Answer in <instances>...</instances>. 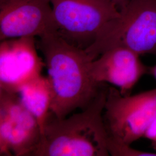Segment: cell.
Segmentation results:
<instances>
[{
	"label": "cell",
	"instance_id": "ba28073f",
	"mask_svg": "<svg viewBox=\"0 0 156 156\" xmlns=\"http://www.w3.org/2000/svg\"><path fill=\"white\" fill-rule=\"evenodd\" d=\"M35 37L5 39L0 44V89L18 94L23 86L41 75L45 62Z\"/></svg>",
	"mask_w": 156,
	"mask_h": 156
},
{
	"label": "cell",
	"instance_id": "8992f818",
	"mask_svg": "<svg viewBox=\"0 0 156 156\" xmlns=\"http://www.w3.org/2000/svg\"><path fill=\"white\" fill-rule=\"evenodd\" d=\"M41 136L37 119L18 94L0 89V156H33Z\"/></svg>",
	"mask_w": 156,
	"mask_h": 156
},
{
	"label": "cell",
	"instance_id": "30bf717a",
	"mask_svg": "<svg viewBox=\"0 0 156 156\" xmlns=\"http://www.w3.org/2000/svg\"><path fill=\"white\" fill-rule=\"evenodd\" d=\"M18 95L23 104L37 119L42 134L52 98L48 78L41 75L23 86Z\"/></svg>",
	"mask_w": 156,
	"mask_h": 156
},
{
	"label": "cell",
	"instance_id": "7a4b0ae2",
	"mask_svg": "<svg viewBox=\"0 0 156 156\" xmlns=\"http://www.w3.org/2000/svg\"><path fill=\"white\" fill-rule=\"evenodd\" d=\"M108 87L104 84L80 113L58 119L50 112L33 156H110L103 118Z\"/></svg>",
	"mask_w": 156,
	"mask_h": 156
},
{
	"label": "cell",
	"instance_id": "5bb4252c",
	"mask_svg": "<svg viewBox=\"0 0 156 156\" xmlns=\"http://www.w3.org/2000/svg\"><path fill=\"white\" fill-rule=\"evenodd\" d=\"M149 74H150L151 76H153L156 80V64L154 65L153 67H149Z\"/></svg>",
	"mask_w": 156,
	"mask_h": 156
},
{
	"label": "cell",
	"instance_id": "52a82bcc",
	"mask_svg": "<svg viewBox=\"0 0 156 156\" xmlns=\"http://www.w3.org/2000/svg\"><path fill=\"white\" fill-rule=\"evenodd\" d=\"M50 0H0V40L41 37L52 31Z\"/></svg>",
	"mask_w": 156,
	"mask_h": 156
},
{
	"label": "cell",
	"instance_id": "9c48e42d",
	"mask_svg": "<svg viewBox=\"0 0 156 156\" xmlns=\"http://www.w3.org/2000/svg\"><path fill=\"white\" fill-rule=\"evenodd\" d=\"M140 55L124 48H115L102 53L90 63V74L97 84H111L123 95H128L140 79L149 74V67Z\"/></svg>",
	"mask_w": 156,
	"mask_h": 156
},
{
	"label": "cell",
	"instance_id": "6da1fadb",
	"mask_svg": "<svg viewBox=\"0 0 156 156\" xmlns=\"http://www.w3.org/2000/svg\"><path fill=\"white\" fill-rule=\"evenodd\" d=\"M44 56L52 98L50 112L64 119L78 108L89 106L104 84H97L90 74L91 60L85 50L69 44L53 34L37 40Z\"/></svg>",
	"mask_w": 156,
	"mask_h": 156
},
{
	"label": "cell",
	"instance_id": "4fadbf2b",
	"mask_svg": "<svg viewBox=\"0 0 156 156\" xmlns=\"http://www.w3.org/2000/svg\"><path fill=\"white\" fill-rule=\"evenodd\" d=\"M116 6L118 9L120 10L123 6L125 5L130 0H109Z\"/></svg>",
	"mask_w": 156,
	"mask_h": 156
},
{
	"label": "cell",
	"instance_id": "8fae6325",
	"mask_svg": "<svg viewBox=\"0 0 156 156\" xmlns=\"http://www.w3.org/2000/svg\"><path fill=\"white\" fill-rule=\"evenodd\" d=\"M108 150L112 156H156V152L139 151L133 148L131 145L124 144L108 137Z\"/></svg>",
	"mask_w": 156,
	"mask_h": 156
},
{
	"label": "cell",
	"instance_id": "5b68a950",
	"mask_svg": "<svg viewBox=\"0 0 156 156\" xmlns=\"http://www.w3.org/2000/svg\"><path fill=\"white\" fill-rule=\"evenodd\" d=\"M156 116V89L123 95L109 87L103 118L108 137L131 145L144 137Z\"/></svg>",
	"mask_w": 156,
	"mask_h": 156
},
{
	"label": "cell",
	"instance_id": "3957f363",
	"mask_svg": "<svg viewBox=\"0 0 156 156\" xmlns=\"http://www.w3.org/2000/svg\"><path fill=\"white\" fill-rule=\"evenodd\" d=\"M85 51L91 60L115 48L156 57V0H130Z\"/></svg>",
	"mask_w": 156,
	"mask_h": 156
},
{
	"label": "cell",
	"instance_id": "277c9868",
	"mask_svg": "<svg viewBox=\"0 0 156 156\" xmlns=\"http://www.w3.org/2000/svg\"><path fill=\"white\" fill-rule=\"evenodd\" d=\"M52 31L70 45L86 50L106 23L119 16L109 0H50Z\"/></svg>",
	"mask_w": 156,
	"mask_h": 156
},
{
	"label": "cell",
	"instance_id": "7c38bea8",
	"mask_svg": "<svg viewBox=\"0 0 156 156\" xmlns=\"http://www.w3.org/2000/svg\"><path fill=\"white\" fill-rule=\"evenodd\" d=\"M144 137L151 141L152 147L156 151V116L147 128Z\"/></svg>",
	"mask_w": 156,
	"mask_h": 156
}]
</instances>
